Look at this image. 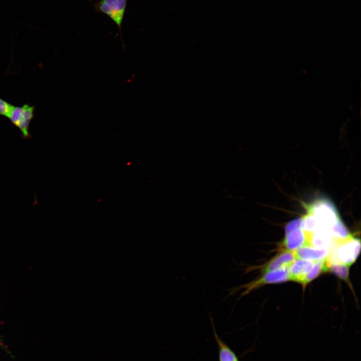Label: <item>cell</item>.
Here are the masks:
<instances>
[{"instance_id":"6da1fadb","label":"cell","mask_w":361,"mask_h":361,"mask_svg":"<svg viewBox=\"0 0 361 361\" xmlns=\"http://www.w3.org/2000/svg\"><path fill=\"white\" fill-rule=\"evenodd\" d=\"M329 248L327 258L330 263L349 266L359 254L360 242L359 239L352 236L343 239L332 238Z\"/></svg>"},{"instance_id":"7a4b0ae2","label":"cell","mask_w":361,"mask_h":361,"mask_svg":"<svg viewBox=\"0 0 361 361\" xmlns=\"http://www.w3.org/2000/svg\"><path fill=\"white\" fill-rule=\"evenodd\" d=\"M289 267L264 273V275L256 280L247 284L233 287L229 290L228 296L234 295L237 291L245 289L240 298L249 293L254 289L266 284L275 283L286 281L290 280Z\"/></svg>"},{"instance_id":"3957f363","label":"cell","mask_w":361,"mask_h":361,"mask_svg":"<svg viewBox=\"0 0 361 361\" xmlns=\"http://www.w3.org/2000/svg\"><path fill=\"white\" fill-rule=\"evenodd\" d=\"M127 0H100L93 5L98 13L108 16L117 26L120 34L123 48L125 46L121 34V25L123 20Z\"/></svg>"},{"instance_id":"277c9868","label":"cell","mask_w":361,"mask_h":361,"mask_svg":"<svg viewBox=\"0 0 361 361\" xmlns=\"http://www.w3.org/2000/svg\"><path fill=\"white\" fill-rule=\"evenodd\" d=\"M300 218L288 223L285 227L284 245L287 250L295 251L300 247L308 245L305 233L300 228Z\"/></svg>"},{"instance_id":"5b68a950","label":"cell","mask_w":361,"mask_h":361,"mask_svg":"<svg viewBox=\"0 0 361 361\" xmlns=\"http://www.w3.org/2000/svg\"><path fill=\"white\" fill-rule=\"evenodd\" d=\"M316 261L295 259L289 267L290 280L301 283Z\"/></svg>"},{"instance_id":"8992f818","label":"cell","mask_w":361,"mask_h":361,"mask_svg":"<svg viewBox=\"0 0 361 361\" xmlns=\"http://www.w3.org/2000/svg\"><path fill=\"white\" fill-rule=\"evenodd\" d=\"M296 259L317 261L326 258L328 249H318L309 245H304L294 251Z\"/></svg>"},{"instance_id":"52a82bcc","label":"cell","mask_w":361,"mask_h":361,"mask_svg":"<svg viewBox=\"0 0 361 361\" xmlns=\"http://www.w3.org/2000/svg\"><path fill=\"white\" fill-rule=\"evenodd\" d=\"M294 251L286 250L270 262L264 268V273L289 267L295 260Z\"/></svg>"},{"instance_id":"ba28073f","label":"cell","mask_w":361,"mask_h":361,"mask_svg":"<svg viewBox=\"0 0 361 361\" xmlns=\"http://www.w3.org/2000/svg\"><path fill=\"white\" fill-rule=\"evenodd\" d=\"M213 333L218 348L219 361H240L235 352L218 335L214 326L213 319L211 317Z\"/></svg>"},{"instance_id":"9c48e42d","label":"cell","mask_w":361,"mask_h":361,"mask_svg":"<svg viewBox=\"0 0 361 361\" xmlns=\"http://www.w3.org/2000/svg\"><path fill=\"white\" fill-rule=\"evenodd\" d=\"M23 112L17 127L19 128L23 136L28 138L30 136L29 127L30 121L34 117V107L29 104L23 106Z\"/></svg>"},{"instance_id":"30bf717a","label":"cell","mask_w":361,"mask_h":361,"mask_svg":"<svg viewBox=\"0 0 361 361\" xmlns=\"http://www.w3.org/2000/svg\"><path fill=\"white\" fill-rule=\"evenodd\" d=\"M326 258L316 261L311 271L303 278L301 283L306 285L315 278L322 271H326Z\"/></svg>"},{"instance_id":"8fae6325","label":"cell","mask_w":361,"mask_h":361,"mask_svg":"<svg viewBox=\"0 0 361 361\" xmlns=\"http://www.w3.org/2000/svg\"><path fill=\"white\" fill-rule=\"evenodd\" d=\"M327 270H330L338 277L347 280L349 274V266L342 264L330 263L327 258Z\"/></svg>"},{"instance_id":"7c38bea8","label":"cell","mask_w":361,"mask_h":361,"mask_svg":"<svg viewBox=\"0 0 361 361\" xmlns=\"http://www.w3.org/2000/svg\"><path fill=\"white\" fill-rule=\"evenodd\" d=\"M13 105L0 98V115L8 117Z\"/></svg>"}]
</instances>
